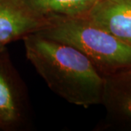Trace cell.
Returning <instances> with one entry per match:
<instances>
[{
  "instance_id": "1",
  "label": "cell",
  "mask_w": 131,
  "mask_h": 131,
  "mask_svg": "<svg viewBox=\"0 0 131 131\" xmlns=\"http://www.w3.org/2000/svg\"><path fill=\"white\" fill-rule=\"evenodd\" d=\"M24 40L28 60L54 93L86 108L101 104L103 77L82 52L38 33Z\"/></svg>"
},
{
  "instance_id": "8",
  "label": "cell",
  "mask_w": 131,
  "mask_h": 131,
  "mask_svg": "<svg viewBox=\"0 0 131 131\" xmlns=\"http://www.w3.org/2000/svg\"><path fill=\"white\" fill-rule=\"evenodd\" d=\"M130 70H131V69H130Z\"/></svg>"
},
{
  "instance_id": "4",
  "label": "cell",
  "mask_w": 131,
  "mask_h": 131,
  "mask_svg": "<svg viewBox=\"0 0 131 131\" xmlns=\"http://www.w3.org/2000/svg\"><path fill=\"white\" fill-rule=\"evenodd\" d=\"M101 104L110 124L131 130V70L103 77Z\"/></svg>"
},
{
  "instance_id": "3",
  "label": "cell",
  "mask_w": 131,
  "mask_h": 131,
  "mask_svg": "<svg viewBox=\"0 0 131 131\" xmlns=\"http://www.w3.org/2000/svg\"><path fill=\"white\" fill-rule=\"evenodd\" d=\"M50 21L27 0H0V52L9 42L40 31Z\"/></svg>"
},
{
  "instance_id": "7",
  "label": "cell",
  "mask_w": 131,
  "mask_h": 131,
  "mask_svg": "<svg viewBox=\"0 0 131 131\" xmlns=\"http://www.w3.org/2000/svg\"><path fill=\"white\" fill-rule=\"evenodd\" d=\"M6 66L0 63V127L10 126L20 117L18 95Z\"/></svg>"
},
{
  "instance_id": "2",
  "label": "cell",
  "mask_w": 131,
  "mask_h": 131,
  "mask_svg": "<svg viewBox=\"0 0 131 131\" xmlns=\"http://www.w3.org/2000/svg\"><path fill=\"white\" fill-rule=\"evenodd\" d=\"M37 33L79 50L103 77L131 69V45L87 17L51 18L50 24Z\"/></svg>"
},
{
  "instance_id": "5",
  "label": "cell",
  "mask_w": 131,
  "mask_h": 131,
  "mask_svg": "<svg viewBox=\"0 0 131 131\" xmlns=\"http://www.w3.org/2000/svg\"><path fill=\"white\" fill-rule=\"evenodd\" d=\"M85 17L131 45V0H99Z\"/></svg>"
},
{
  "instance_id": "6",
  "label": "cell",
  "mask_w": 131,
  "mask_h": 131,
  "mask_svg": "<svg viewBox=\"0 0 131 131\" xmlns=\"http://www.w3.org/2000/svg\"><path fill=\"white\" fill-rule=\"evenodd\" d=\"M40 13L49 18L85 17L99 0H27Z\"/></svg>"
}]
</instances>
